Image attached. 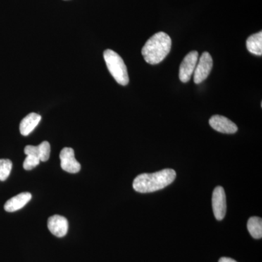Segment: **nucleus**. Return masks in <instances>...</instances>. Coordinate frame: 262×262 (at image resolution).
Segmentation results:
<instances>
[{
    "label": "nucleus",
    "mask_w": 262,
    "mask_h": 262,
    "mask_svg": "<svg viewBox=\"0 0 262 262\" xmlns=\"http://www.w3.org/2000/svg\"><path fill=\"white\" fill-rule=\"evenodd\" d=\"M177 173L173 169H163L153 173H142L134 179L133 187L140 193L154 192L168 187L173 182Z\"/></svg>",
    "instance_id": "f257e3e1"
},
{
    "label": "nucleus",
    "mask_w": 262,
    "mask_h": 262,
    "mask_svg": "<svg viewBox=\"0 0 262 262\" xmlns=\"http://www.w3.org/2000/svg\"><path fill=\"white\" fill-rule=\"evenodd\" d=\"M172 41L166 33H156L149 38L141 53L146 63L149 64H158L163 61L171 49Z\"/></svg>",
    "instance_id": "f03ea898"
},
{
    "label": "nucleus",
    "mask_w": 262,
    "mask_h": 262,
    "mask_svg": "<svg viewBox=\"0 0 262 262\" xmlns=\"http://www.w3.org/2000/svg\"><path fill=\"white\" fill-rule=\"evenodd\" d=\"M103 58L106 62L110 74L113 75L117 83L127 85L129 82L127 67L120 55L112 50H106L103 53Z\"/></svg>",
    "instance_id": "7ed1b4c3"
},
{
    "label": "nucleus",
    "mask_w": 262,
    "mask_h": 262,
    "mask_svg": "<svg viewBox=\"0 0 262 262\" xmlns=\"http://www.w3.org/2000/svg\"><path fill=\"white\" fill-rule=\"evenodd\" d=\"M213 68V59L208 52H204L202 54L199 61L196 63L194 72V82L195 84L201 83L211 73Z\"/></svg>",
    "instance_id": "20e7f679"
},
{
    "label": "nucleus",
    "mask_w": 262,
    "mask_h": 262,
    "mask_svg": "<svg viewBox=\"0 0 262 262\" xmlns=\"http://www.w3.org/2000/svg\"><path fill=\"white\" fill-rule=\"evenodd\" d=\"M198 51H191L183 60L179 68V79L182 82H187L190 80L192 74L194 73L196 63L198 61Z\"/></svg>",
    "instance_id": "39448f33"
},
{
    "label": "nucleus",
    "mask_w": 262,
    "mask_h": 262,
    "mask_svg": "<svg viewBox=\"0 0 262 262\" xmlns=\"http://www.w3.org/2000/svg\"><path fill=\"white\" fill-rule=\"evenodd\" d=\"M212 207L216 220H223L227 211V202L225 189L221 186L215 187L213 190L212 195Z\"/></svg>",
    "instance_id": "423d86ee"
},
{
    "label": "nucleus",
    "mask_w": 262,
    "mask_h": 262,
    "mask_svg": "<svg viewBox=\"0 0 262 262\" xmlns=\"http://www.w3.org/2000/svg\"><path fill=\"white\" fill-rule=\"evenodd\" d=\"M61 166L65 171L71 173H77L81 169L80 164L75 159V151L72 148L65 147L60 153Z\"/></svg>",
    "instance_id": "0eeeda50"
},
{
    "label": "nucleus",
    "mask_w": 262,
    "mask_h": 262,
    "mask_svg": "<svg viewBox=\"0 0 262 262\" xmlns=\"http://www.w3.org/2000/svg\"><path fill=\"white\" fill-rule=\"evenodd\" d=\"M212 128L222 134H232L237 131V126L226 117L213 115L209 120Z\"/></svg>",
    "instance_id": "6e6552de"
},
{
    "label": "nucleus",
    "mask_w": 262,
    "mask_h": 262,
    "mask_svg": "<svg viewBox=\"0 0 262 262\" xmlns=\"http://www.w3.org/2000/svg\"><path fill=\"white\" fill-rule=\"evenodd\" d=\"M48 227L53 235L58 237H63L68 232V221L61 215H52L48 219Z\"/></svg>",
    "instance_id": "1a4fd4ad"
},
{
    "label": "nucleus",
    "mask_w": 262,
    "mask_h": 262,
    "mask_svg": "<svg viewBox=\"0 0 262 262\" xmlns=\"http://www.w3.org/2000/svg\"><path fill=\"white\" fill-rule=\"evenodd\" d=\"M25 155L37 157L42 162L49 160L51 155V145L48 141H43L39 145H28L24 149Z\"/></svg>",
    "instance_id": "9d476101"
},
{
    "label": "nucleus",
    "mask_w": 262,
    "mask_h": 262,
    "mask_svg": "<svg viewBox=\"0 0 262 262\" xmlns=\"http://www.w3.org/2000/svg\"><path fill=\"white\" fill-rule=\"evenodd\" d=\"M32 199V194L29 192H22L18 195L10 198L5 204V210L8 212H15L24 208Z\"/></svg>",
    "instance_id": "9b49d317"
},
{
    "label": "nucleus",
    "mask_w": 262,
    "mask_h": 262,
    "mask_svg": "<svg viewBox=\"0 0 262 262\" xmlns=\"http://www.w3.org/2000/svg\"><path fill=\"white\" fill-rule=\"evenodd\" d=\"M40 115L37 113H30L24 117L20 124V132L23 136H28L37 126L40 122Z\"/></svg>",
    "instance_id": "f8f14e48"
},
{
    "label": "nucleus",
    "mask_w": 262,
    "mask_h": 262,
    "mask_svg": "<svg viewBox=\"0 0 262 262\" xmlns=\"http://www.w3.org/2000/svg\"><path fill=\"white\" fill-rule=\"evenodd\" d=\"M246 47L248 51L256 56L262 55V32L252 34L246 41Z\"/></svg>",
    "instance_id": "ddd939ff"
},
{
    "label": "nucleus",
    "mask_w": 262,
    "mask_h": 262,
    "mask_svg": "<svg viewBox=\"0 0 262 262\" xmlns=\"http://www.w3.org/2000/svg\"><path fill=\"white\" fill-rule=\"evenodd\" d=\"M247 227L248 232L253 238L260 239L262 237V220L257 216H253L248 220Z\"/></svg>",
    "instance_id": "4468645a"
},
{
    "label": "nucleus",
    "mask_w": 262,
    "mask_h": 262,
    "mask_svg": "<svg viewBox=\"0 0 262 262\" xmlns=\"http://www.w3.org/2000/svg\"><path fill=\"white\" fill-rule=\"evenodd\" d=\"M13 163L8 159H0V181H5L11 173Z\"/></svg>",
    "instance_id": "2eb2a0df"
},
{
    "label": "nucleus",
    "mask_w": 262,
    "mask_h": 262,
    "mask_svg": "<svg viewBox=\"0 0 262 262\" xmlns=\"http://www.w3.org/2000/svg\"><path fill=\"white\" fill-rule=\"evenodd\" d=\"M40 160L37 157L32 156V155H27L25 160L24 162V168L27 170H32L33 168L37 167L40 163Z\"/></svg>",
    "instance_id": "dca6fc26"
},
{
    "label": "nucleus",
    "mask_w": 262,
    "mask_h": 262,
    "mask_svg": "<svg viewBox=\"0 0 262 262\" xmlns=\"http://www.w3.org/2000/svg\"><path fill=\"white\" fill-rule=\"evenodd\" d=\"M219 262H237L235 260L232 259V258L228 257H222L221 258Z\"/></svg>",
    "instance_id": "f3484780"
}]
</instances>
